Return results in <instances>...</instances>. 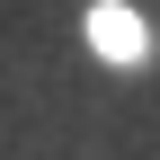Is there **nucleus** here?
<instances>
[{
	"label": "nucleus",
	"instance_id": "f257e3e1",
	"mask_svg": "<svg viewBox=\"0 0 160 160\" xmlns=\"http://www.w3.org/2000/svg\"><path fill=\"white\" fill-rule=\"evenodd\" d=\"M89 45L107 53V62H142V53H151V27H142L133 9L107 0V9H89Z\"/></svg>",
	"mask_w": 160,
	"mask_h": 160
}]
</instances>
